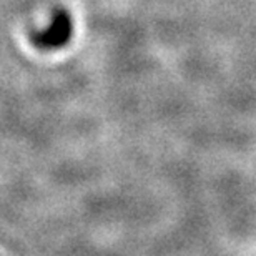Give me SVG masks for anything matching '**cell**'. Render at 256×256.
Here are the masks:
<instances>
[{"label": "cell", "instance_id": "6da1fadb", "mask_svg": "<svg viewBox=\"0 0 256 256\" xmlns=\"http://www.w3.org/2000/svg\"><path fill=\"white\" fill-rule=\"evenodd\" d=\"M72 32H74V24H72L70 14L66 10H57L52 24L44 32L35 34L32 40L40 48H58L68 42Z\"/></svg>", "mask_w": 256, "mask_h": 256}]
</instances>
